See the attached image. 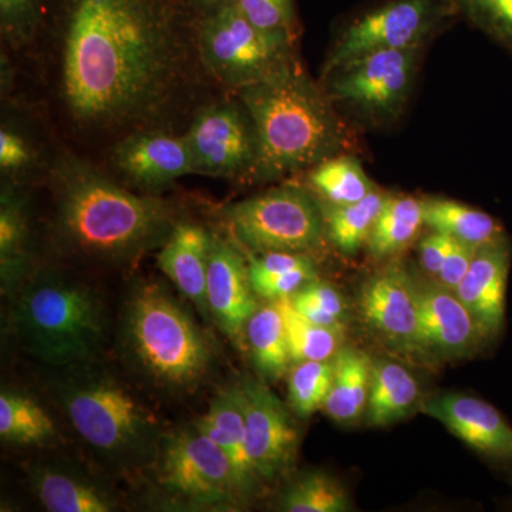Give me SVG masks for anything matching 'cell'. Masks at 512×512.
I'll use <instances>...</instances> for the list:
<instances>
[{
	"mask_svg": "<svg viewBox=\"0 0 512 512\" xmlns=\"http://www.w3.org/2000/svg\"><path fill=\"white\" fill-rule=\"evenodd\" d=\"M52 191L57 238L94 261H131L164 244L177 225L167 202L120 187L79 157L56 161Z\"/></svg>",
	"mask_w": 512,
	"mask_h": 512,
	"instance_id": "cell-2",
	"label": "cell"
},
{
	"mask_svg": "<svg viewBox=\"0 0 512 512\" xmlns=\"http://www.w3.org/2000/svg\"><path fill=\"white\" fill-rule=\"evenodd\" d=\"M192 49L181 0H64V110L83 130L146 128L187 83Z\"/></svg>",
	"mask_w": 512,
	"mask_h": 512,
	"instance_id": "cell-1",
	"label": "cell"
},
{
	"mask_svg": "<svg viewBox=\"0 0 512 512\" xmlns=\"http://www.w3.org/2000/svg\"><path fill=\"white\" fill-rule=\"evenodd\" d=\"M32 487L40 503L52 512H110L114 510L111 495L99 485L53 467L32 470Z\"/></svg>",
	"mask_w": 512,
	"mask_h": 512,
	"instance_id": "cell-24",
	"label": "cell"
},
{
	"mask_svg": "<svg viewBox=\"0 0 512 512\" xmlns=\"http://www.w3.org/2000/svg\"><path fill=\"white\" fill-rule=\"evenodd\" d=\"M237 94L254 121L258 140L255 180L274 181L311 170L349 150V130L338 107L296 57Z\"/></svg>",
	"mask_w": 512,
	"mask_h": 512,
	"instance_id": "cell-3",
	"label": "cell"
},
{
	"mask_svg": "<svg viewBox=\"0 0 512 512\" xmlns=\"http://www.w3.org/2000/svg\"><path fill=\"white\" fill-rule=\"evenodd\" d=\"M360 312L377 338L394 350L414 353L419 329V282L399 261L370 276L360 291Z\"/></svg>",
	"mask_w": 512,
	"mask_h": 512,
	"instance_id": "cell-13",
	"label": "cell"
},
{
	"mask_svg": "<svg viewBox=\"0 0 512 512\" xmlns=\"http://www.w3.org/2000/svg\"><path fill=\"white\" fill-rule=\"evenodd\" d=\"M62 403L74 430L106 456H138L156 436L154 417L109 377L73 380L63 387Z\"/></svg>",
	"mask_w": 512,
	"mask_h": 512,
	"instance_id": "cell-7",
	"label": "cell"
},
{
	"mask_svg": "<svg viewBox=\"0 0 512 512\" xmlns=\"http://www.w3.org/2000/svg\"><path fill=\"white\" fill-rule=\"evenodd\" d=\"M453 244V237L439 231H433L421 239L419 244L420 262L427 274L439 275L441 266L446 261Z\"/></svg>",
	"mask_w": 512,
	"mask_h": 512,
	"instance_id": "cell-42",
	"label": "cell"
},
{
	"mask_svg": "<svg viewBox=\"0 0 512 512\" xmlns=\"http://www.w3.org/2000/svg\"><path fill=\"white\" fill-rule=\"evenodd\" d=\"M471 26L512 52V0H454Z\"/></svg>",
	"mask_w": 512,
	"mask_h": 512,
	"instance_id": "cell-35",
	"label": "cell"
},
{
	"mask_svg": "<svg viewBox=\"0 0 512 512\" xmlns=\"http://www.w3.org/2000/svg\"><path fill=\"white\" fill-rule=\"evenodd\" d=\"M157 473L165 491L194 507H235L247 500L227 453L197 424L163 441Z\"/></svg>",
	"mask_w": 512,
	"mask_h": 512,
	"instance_id": "cell-11",
	"label": "cell"
},
{
	"mask_svg": "<svg viewBox=\"0 0 512 512\" xmlns=\"http://www.w3.org/2000/svg\"><path fill=\"white\" fill-rule=\"evenodd\" d=\"M373 360L362 350L343 346L333 357V382L322 409L339 424L365 416L372 387Z\"/></svg>",
	"mask_w": 512,
	"mask_h": 512,
	"instance_id": "cell-22",
	"label": "cell"
},
{
	"mask_svg": "<svg viewBox=\"0 0 512 512\" xmlns=\"http://www.w3.org/2000/svg\"><path fill=\"white\" fill-rule=\"evenodd\" d=\"M12 328L20 346L40 362L76 366L96 355L106 319L92 288L69 276L45 272L19 292Z\"/></svg>",
	"mask_w": 512,
	"mask_h": 512,
	"instance_id": "cell-4",
	"label": "cell"
},
{
	"mask_svg": "<svg viewBox=\"0 0 512 512\" xmlns=\"http://www.w3.org/2000/svg\"><path fill=\"white\" fill-rule=\"evenodd\" d=\"M423 225V200L389 195L367 242L370 255L377 261L393 258L412 244Z\"/></svg>",
	"mask_w": 512,
	"mask_h": 512,
	"instance_id": "cell-27",
	"label": "cell"
},
{
	"mask_svg": "<svg viewBox=\"0 0 512 512\" xmlns=\"http://www.w3.org/2000/svg\"><path fill=\"white\" fill-rule=\"evenodd\" d=\"M124 340L138 370L165 390L190 392L210 373V343L160 285H140L131 295Z\"/></svg>",
	"mask_w": 512,
	"mask_h": 512,
	"instance_id": "cell-5",
	"label": "cell"
},
{
	"mask_svg": "<svg viewBox=\"0 0 512 512\" xmlns=\"http://www.w3.org/2000/svg\"><path fill=\"white\" fill-rule=\"evenodd\" d=\"M40 0H0V29L10 46H23L35 36Z\"/></svg>",
	"mask_w": 512,
	"mask_h": 512,
	"instance_id": "cell-37",
	"label": "cell"
},
{
	"mask_svg": "<svg viewBox=\"0 0 512 512\" xmlns=\"http://www.w3.org/2000/svg\"><path fill=\"white\" fill-rule=\"evenodd\" d=\"M421 412L512 476V426L493 404L467 394L443 393L424 400Z\"/></svg>",
	"mask_w": 512,
	"mask_h": 512,
	"instance_id": "cell-15",
	"label": "cell"
},
{
	"mask_svg": "<svg viewBox=\"0 0 512 512\" xmlns=\"http://www.w3.org/2000/svg\"><path fill=\"white\" fill-rule=\"evenodd\" d=\"M424 225L480 248L507 237L503 225L487 212L446 198L423 200Z\"/></svg>",
	"mask_w": 512,
	"mask_h": 512,
	"instance_id": "cell-26",
	"label": "cell"
},
{
	"mask_svg": "<svg viewBox=\"0 0 512 512\" xmlns=\"http://www.w3.org/2000/svg\"><path fill=\"white\" fill-rule=\"evenodd\" d=\"M387 198L389 194L377 188L355 204L322 205L326 234L335 248L342 254L355 255L365 247Z\"/></svg>",
	"mask_w": 512,
	"mask_h": 512,
	"instance_id": "cell-28",
	"label": "cell"
},
{
	"mask_svg": "<svg viewBox=\"0 0 512 512\" xmlns=\"http://www.w3.org/2000/svg\"><path fill=\"white\" fill-rule=\"evenodd\" d=\"M249 279L256 295L268 301H281V299L292 298L295 293L301 291L303 286L318 279V271H316L315 262H311L292 271Z\"/></svg>",
	"mask_w": 512,
	"mask_h": 512,
	"instance_id": "cell-39",
	"label": "cell"
},
{
	"mask_svg": "<svg viewBox=\"0 0 512 512\" xmlns=\"http://www.w3.org/2000/svg\"><path fill=\"white\" fill-rule=\"evenodd\" d=\"M184 2L192 6V8L197 10L198 15L202 16L205 13L211 12V10L220 8L221 5L229 2V0H184Z\"/></svg>",
	"mask_w": 512,
	"mask_h": 512,
	"instance_id": "cell-43",
	"label": "cell"
},
{
	"mask_svg": "<svg viewBox=\"0 0 512 512\" xmlns=\"http://www.w3.org/2000/svg\"><path fill=\"white\" fill-rule=\"evenodd\" d=\"M419 329L414 353L457 359L485 348L488 340L457 293L439 284H419Z\"/></svg>",
	"mask_w": 512,
	"mask_h": 512,
	"instance_id": "cell-16",
	"label": "cell"
},
{
	"mask_svg": "<svg viewBox=\"0 0 512 512\" xmlns=\"http://www.w3.org/2000/svg\"><path fill=\"white\" fill-rule=\"evenodd\" d=\"M279 508L286 512H348L352 511V504L335 477L312 471L286 488Z\"/></svg>",
	"mask_w": 512,
	"mask_h": 512,
	"instance_id": "cell-33",
	"label": "cell"
},
{
	"mask_svg": "<svg viewBox=\"0 0 512 512\" xmlns=\"http://www.w3.org/2000/svg\"><path fill=\"white\" fill-rule=\"evenodd\" d=\"M421 49L380 50L345 64L323 77L336 107L372 126L402 116L419 66Z\"/></svg>",
	"mask_w": 512,
	"mask_h": 512,
	"instance_id": "cell-10",
	"label": "cell"
},
{
	"mask_svg": "<svg viewBox=\"0 0 512 512\" xmlns=\"http://www.w3.org/2000/svg\"><path fill=\"white\" fill-rule=\"evenodd\" d=\"M252 362L266 380H278L291 365L285 320L278 302L259 306L245 328Z\"/></svg>",
	"mask_w": 512,
	"mask_h": 512,
	"instance_id": "cell-25",
	"label": "cell"
},
{
	"mask_svg": "<svg viewBox=\"0 0 512 512\" xmlns=\"http://www.w3.org/2000/svg\"><path fill=\"white\" fill-rule=\"evenodd\" d=\"M309 184L326 204L349 205L377 190L356 157L339 154L309 170Z\"/></svg>",
	"mask_w": 512,
	"mask_h": 512,
	"instance_id": "cell-29",
	"label": "cell"
},
{
	"mask_svg": "<svg viewBox=\"0 0 512 512\" xmlns=\"http://www.w3.org/2000/svg\"><path fill=\"white\" fill-rule=\"evenodd\" d=\"M293 308L303 318L320 326H343L346 318V302L335 286L318 279L303 286L301 291L289 298Z\"/></svg>",
	"mask_w": 512,
	"mask_h": 512,
	"instance_id": "cell-36",
	"label": "cell"
},
{
	"mask_svg": "<svg viewBox=\"0 0 512 512\" xmlns=\"http://www.w3.org/2000/svg\"><path fill=\"white\" fill-rule=\"evenodd\" d=\"M458 16L454 0H386L360 13L340 32L322 77L380 50L423 49Z\"/></svg>",
	"mask_w": 512,
	"mask_h": 512,
	"instance_id": "cell-9",
	"label": "cell"
},
{
	"mask_svg": "<svg viewBox=\"0 0 512 512\" xmlns=\"http://www.w3.org/2000/svg\"><path fill=\"white\" fill-rule=\"evenodd\" d=\"M278 302L284 315L286 338H288L289 353L293 363L306 360H332L338 355L345 343L343 326H320L303 318L301 313L293 308L289 299Z\"/></svg>",
	"mask_w": 512,
	"mask_h": 512,
	"instance_id": "cell-30",
	"label": "cell"
},
{
	"mask_svg": "<svg viewBox=\"0 0 512 512\" xmlns=\"http://www.w3.org/2000/svg\"><path fill=\"white\" fill-rule=\"evenodd\" d=\"M242 12L259 28L291 33L296 36V19L293 0H235Z\"/></svg>",
	"mask_w": 512,
	"mask_h": 512,
	"instance_id": "cell-38",
	"label": "cell"
},
{
	"mask_svg": "<svg viewBox=\"0 0 512 512\" xmlns=\"http://www.w3.org/2000/svg\"><path fill=\"white\" fill-rule=\"evenodd\" d=\"M111 163L124 180L144 190L167 187L194 174L185 136L154 128L130 131L121 138L111 151Z\"/></svg>",
	"mask_w": 512,
	"mask_h": 512,
	"instance_id": "cell-17",
	"label": "cell"
},
{
	"mask_svg": "<svg viewBox=\"0 0 512 512\" xmlns=\"http://www.w3.org/2000/svg\"><path fill=\"white\" fill-rule=\"evenodd\" d=\"M510 266V239H497L477 249L467 275L454 291L477 320L488 343L503 333Z\"/></svg>",
	"mask_w": 512,
	"mask_h": 512,
	"instance_id": "cell-19",
	"label": "cell"
},
{
	"mask_svg": "<svg viewBox=\"0 0 512 512\" xmlns=\"http://www.w3.org/2000/svg\"><path fill=\"white\" fill-rule=\"evenodd\" d=\"M195 36L202 66L235 92L259 82L296 57V36L259 28L235 0L200 16Z\"/></svg>",
	"mask_w": 512,
	"mask_h": 512,
	"instance_id": "cell-6",
	"label": "cell"
},
{
	"mask_svg": "<svg viewBox=\"0 0 512 512\" xmlns=\"http://www.w3.org/2000/svg\"><path fill=\"white\" fill-rule=\"evenodd\" d=\"M420 396V384L406 367L392 360H377L373 365L366 423L372 427L396 423L416 409Z\"/></svg>",
	"mask_w": 512,
	"mask_h": 512,
	"instance_id": "cell-23",
	"label": "cell"
},
{
	"mask_svg": "<svg viewBox=\"0 0 512 512\" xmlns=\"http://www.w3.org/2000/svg\"><path fill=\"white\" fill-rule=\"evenodd\" d=\"M197 426L227 453L247 498L254 495L262 481L256 476L248 456L241 384L218 393L212 400L210 410L197 421Z\"/></svg>",
	"mask_w": 512,
	"mask_h": 512,
	"instance_id": "cell-21",
	"label": "cell"
},
{
	"mask_svg": "<svg viewBox=\"0 0 512 512\" xmlns=\"http://www.w3.org/2000/svg\"><path fill=\"white\" fill-rule=\"evenodd\" d=\"M212 235L201 225L180 222L164 242L157 262L202 313L208 312L207 276Z\"/></svg>",
	"mask_w": 512,
	"mask_h": 512,
	"instance_id": "cell-20",
	"label": "cell"
},
{
	"mask_svg": "<svg viewBox=\"0 0 512 512\" xmlns=\"http://www.w3.org/2000/svg\"><path fill=\"white\" fill-rule=\"evenodd\" d=\"M35 161V150L28 138L16 128L2 126L0 130V170L3 175H16L29 170Z\"/></svg>",
	"mask_w": 512,
	"mask_h": 512,
	"instance_id": "cell-40",
	"label": "cell"
},
{
	"mask_svg": "<svg viewBox=\"0 0 512 512\" xmlns=\"http://www.w3.org/2000/svg\"><path fill=\"white\" fill-rule=\"evenodd\" d=\"M241 389L249 460L262 483L275 480L295 463L298 430L285 404L264 383L247 379Z\"/></svg>",
	"mask_w": 512,
	"mask_h": 512,
	"instance_id": "cell-14",
	"label": "cell"
},
{
	"mask_svg": "<svg viewBox=\"0 0 512 512\" xmlns=\"http://www.w3.org/2000/svg\"><path fill=\"white\" fill-rule=\"evenodd\" d=\"M239 244L254 254L302 252L318 247L325 234L323 208L302 187L285 185L222 210Z\"/></svg>",
	"mask_w": 512,
	"mask_h": 512,
	"instance_id": "cell-8",
	"label": "cell"
},
{
	"mask_svg": "<svg viewBox=\"0 0 512 512\" xmlns=\"http://www.w3.org/2000/svg\"><path fill=\"white\" fill-rule=\"evenodd\" d=\"M244 256L227 239L212 237L208 262V311L229 338L245 335L248 320L259 308Z\"/></svg>",
	"mask_w": 512,
	"mask_h": 512,
	"instance_id": "cell-18",
	"label": "cell"
},
{
	"mask_svg": "<svg viewBox=\"0 0 512 512\" xmlns=\"http://www.w3.org/2000/svg\"><path fill=\"white\" fill-rule=\"evenodd\" d=\"M332 360H306L295 363L289 373V407L296 416L308 419L322 409L333 382Z\"/></svg>",
	"mask_w": 512,
	"mask_h": 512,
	"instance_id": "cell-34",
	"label": "cell"
},
{
	"mask_svg": "<svg viewBox=\"0 0 512 512\" xmlns=\"http://www.w3.org/2000/svg\"><path fill=\"white\" fill-rule=\"evenodd\" d=\"M477 247L466 242L454 239L453 247L448 252L446 261L441 266L439 275L436 276L439 284L446 286L451 291H456L470 269L471 262L476 256Z\"/></svg>",
	"mask_w": 512,
	"mask_h": 512,
	"instance_id": "cell-41",
	"label": "cell"
},
{
	"mask_svg": "<svg viewBox=\"0 0 512 512\" xmlns=\"http://www.w3.org/2000/svg\"><path fill=\"white\" fill-rule=\"evenodd\" d=\"M29 218L25 204L12 191L2 194L0 204V265L3 282L16 281L29 259Z\"/></svg>",
	"mask_w": 512,
	"mask_h": 512,
	"instance_id": "cell-32",
	"label": "cell"
},
{
	"mask_svg": "<svg viewBox=\"0 0 512 512\" xmlns=\"http://www.w3.org/2000/svg\"><path fill=\"white\" fill-rule=\"evenodd\" d=\"M194 174L234 178L252 175L258 140L241 100L210 104L195 114L184 134Z\"/></svg>",
	"mask_w": 512,
	"mask_h": 512,
	"instance_id": "cell-12",
	"label": "cell"
},
{
	"mask_svg": "<svg viewBox=\"0 0 512 512\" xmlns=\"http://www.w3.org/2000/svg\"><path fill=\"white\" fill-rule=\"evenodd\" d=\"M55 433L49 414L25 394H0V437L13 444H39Z\"/></svg>",
	"mask_w": 512,
	"mask_h": 512,
	"instance_id": "cell-31",
	"label": "cell"
}]
</instances>
